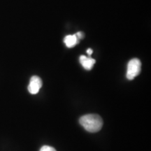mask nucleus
Listing matches in <instances>:
<instances>
[{"label":"nucleus","instance_id":"7","mask_svg":"<svg viewBox=\"0 0 151 151\" xmlns=\"http://www.w3.org/2000/svg\"><path fill=\"white\" fill-rule=\"evenodd\" d=\"M76 36L77 39H78V41H80L81 39H83L84 37V34L83 32H77L76 34Z\"/></svg>","mask_w":151,"mask_h":151},{"label":"nucleus","instance_id":"2","mask_svg":"<svg viewBox=\"0 0 151 151\" xmlns=\"http://www.w3.org/2000/svg\"><path fill=\"white\" fill-rule=\"evenodd\" d=\"M141 63L137 58H134L128 62L127 70V78L128 80H133L141 72Z\"/></svg>","mask_w":151,"mask_h":151},{"label":"nucleus","instance_id":"6","mask_svg":"<svg viewBox=\"0 0 151 151\" xmlns=\"http://www.w3.org/2000/svg\"><path fill=\"white\" fill-rule=\"evenodd\" d=\"M40 151H57L54 148L49 146H43L41 147Z\"/></svg>","mask_w":151,"mask_h":151},{"label":"nucleus","instance_id":"8","mask_svg":"<svg viewBox=\"0 0 151 151\" xmlns=\"http://www.w3.org/2000/svg\"><path fill=\"white\" fill-rule=\"evenodd\" d=\"M86 52H87V53L89 55H92V52H93V50H92L91 48H88V50H87Z\"/></svg>","mask_w":151,"mask_h":151},{"label":"nucleus","instance_id":"3","mask_svg":"<svg viewBox=\"0 0 151 151\" xmlns=\"http://www.w3.org/2000/svg\"><path fill=\"white\" fill-rule=\"evenodd\" d=\"M42 81L37 76H34L30 78L28 86V91L32 94H37L42 87Z\"/></svg>","mask_w":151,"mask_h":151},{"label":"nucleus","instance_id":"1","mask_svg":"<svg viewBox=\"0 0 151 151\" xmlns=\"http://www.w3.org/2000/svg\"><path fill=\"white\" fill-rule=\"evenodd\" d=\"M79 122L85 129L91 133L99 132L103 126V120L99 115L88 114L82 116Z\"/></svg>","mask_w":151,"mask_h":151},{"label":"nucleus","instance_id":"5","mask_svg":"<svg viewBox=\"0 0 151 151\" xmlns=\"http://www.w3.org/2000/svg\"><path fill=\"white\" fill-rule=\"evenodd\" d=\"M64 41H65L66 46L67 48H73L79 42L76 35L66 36L65 39H64Z\"/></svg>","mask_w":151,"mask_h":151},{"label":"nucleus","instance_id":"4","mask_svg":"<svg viewBox=\"0 0 151 151\" xmlns=\"http://www.w3.org/2000/svg\"><path fill=\"white\" fill-rule=\"evenodd\" d=\"M79 60H80V63L86 70H91L96 62L94 59L85 55H81L79 58Z\"/></svg>","mask_w":151,"mask_h":151}]
</instances>
